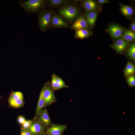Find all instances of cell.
Masks as SVG:
<instances>
[{
	"label": "cell",
	"mask_w": 135,
	"mask_h": 135,
	"mask_svg": "<svg viewBox=\"0 0 135 135\" xmlns=\"http://www.w3.org/2000/svg\"><path fill=\"white\" fill-rule=\"evenodd\" d=\"M19 5L28 14L39 12L45 10L47 5L44 0H28L18 1Z\"/></svg>",
	"instance_id": "1"
},
{
	"label": "cell",
	"mask_w": 135,
	"mask_h": 135,
	"mask_svg": "<svg viewBox=\"0 0 135 135\" xmlns=\"http://www.w3.org/2000/svg\"><path fill=\"white\" fill-rule=\"evenodd\" d=\"M60 14L67 20L72 22L79 16L80 10L79 8L74 4H66L59 10Z\"/></svg>",
	"instance_id": "2"
},
{
	"label": "cell",
	"mask_w": 135,
	"mask_h": 135,
	"mask_svg": "<svg viewBox=\"0 0 135 135\" xmlns=\"http://www.w3.org/2000/svg\"><path fill=\"white\" fill-rule=\"evenodd\" d=\"M54 11L44 10L38 13V20L40 29L42 32H46L50 27Z\"/></svg>",
	"instance_id": "3"
},
{
	"label": "cell",
	"mask_w": 135,
	"mask_h": 135,
	"mask_svg": "<svg viewBox=\"0 0 135 135\" xmlns=\"http://www.w3.org/2000/svg\"><path fill=\"white\" fill-rule=\"evenodd\" d=\"M41 90L44 101V106L50 105L56 102V99L50 82L46 83Z\"/></svg>",
	"instance_id": "4"
},
{
	"label": "cell",
	"mask_w": 135,
	"mask_h": 135,
	"mask_svg": "<svg viewBox=\"0 0 135 135\" xmlns=\"http://www.w3.org/2000/svg\"><path fill=\"white\" fill-rule=\"evenodd\" d=\"M129 42L122 38H119L114 42L110 46L118 53L122 54L126 50L129 46Z\"/></svg>",
	"instance_id": "5"
},
{
	"label": "cell",
	"mask_w": 135,
	"mask_h": 135,
	"mask_svg": "<svg viewBox=\"0 0 135 135\" xmlns=\"http://www.w3.org/2000/svg\"><path fill=\"white\" fill-rule=\"evenodd\" d=\"M54 28H64L68 26L67 22L59 15L53 13L50 27Z\"/></svg>",
	"instance_id": "6"
},
{
	"label": "cell",
	"mask_w": 135,
	"mask_h": 135,
	"mask_svg": "<svg viewBox=\"0 0 135 135\" xmlns=\"http://www.w3.org/2000/svg\"><path fill=\"white\" fill-rule=\"evenodd\" d=\"M106 31L112 38L115 39L120 38L124 31V29L119 25L114 24L109 26Z\"/></svg>",
	"instance_id": "7"
},
{
	"label": "cell",
	"mask_w": 135,
	"mask_h": 135,
	"mask_svg": "<svg viewBox=\"0 0 135 135\" xmlns=\"http://www.w3.org/2000/svg\"><path fill=\"white\" fill-rule=\"evenodd\" d=\"M50 84L54 90H57L63 88L68 87L62 78L54 74L52 76Z\"/></svg>",
	"instance_id": "8"
},
{
	"label": "cell",
	"mask_w": 135,
	"mask_h": 135,
	"mask_svg": "<svg viewBox=\"0 0 135 135\" xmlns=\"http://www.w3.org/2000/svg\"><path fill=\"white\" fill-rule=\"evenodd\" d=\"M89 25L86 18L84 16L78 17L72 25L71 28L75 30L82 29H88Z\"/></svg>",
	"instance_id": "9"
},
{
	"label": "cell",
	"mask_w": 135,
	"mask_h": 135,
	"mask_svg": "<svg viewBox=\"0 0 135 135\" xmlns=\"http://www.w3.org/2000/svg\"><path fill=\"white\" fill-rule=\"evenodd\" d=\"M66 128L64 125L53 124L47 129V132L49 135L61 134Z\"/></svg>",
	"instance_id": "10"
},
{
	"label": "cell",
	"mask_w": 135,
	"mask_h": 135,
	"mask_svg": "<svg viewBox=\"0 0 135 135\" xmlns=\"http://www.w3.org/2000/svg\"><path fill=\"white\" fill-rule=\"evenodd\" d=\"M82 4L86 12L96 11L97 8V3L94 0H84L82 2Z\"/></svg>",
	"instance_id": "11"
},
{
	"label": "cell",
	"mask_w": 135,
	"mask_h": 135,
	"mask_svg": "<svg viewBox=\"0 0 135 135\" xmlns=\"http://www.w3.org/2000/svg\"><path fill=\"white\" fill-rule=\"evenodd\" d=\"M39 117L40 123L46 126H48L51 124V120L47 110L44 109L42 110Z\"/></svg>",
	"instance_id": "12"
},
{
	"label": "cell",
	"mask_w": 135,
	"mask_h": 135,
	"mask_svg": "<svg viewBox=\"0 0 135 135\" xmlns=\"http://www.w3.org/2000/svg\"><path fill=\"white\" fill-rule=\"evenodd\" d=\"M98 13L96 11L86 12V18L89 26H92L94 25Z\"/></svg>",
	"instance_id": "13"
},
{
	"label": "cell",
	"mask_w": 135,
	"mask_h": 135,
	"mask_svg": "<svg viewBox=\"0 0 135 135\" xmlns=\"http://www.w3.org/2000/svg\"><path fill=\"white\" fill-rule=\"evenodd\" d=\"M75 30L74 36L77 38H85L88 37L92 34V32L88 29H82Z\"/></svg>",
	"instance_id": "14"
},
{
	"label": "cell",
	"mask_w": 135,
	"mask_h": 135,
	"mask_svg": "<svg viewBox=\"0 0 135 135\" xmlns=\"http://www.w3.org/2000/svg\"><path fill=\"white\" fill-rule=\"evenodd\" d=\"M135 72V64L128 61L123 71L124 76L127 78L130 76L134 75Z\"/></svg>",
	"instance_id": "15"
},
{
	"label": "cell",
	"mask_w": 135,
	"mask_h": 135,
	"mask_svg": "<svg viewBox=\"0 0 135 135\" xmlns=\"http://www.w3.org/2000/svg\"><path fill=\"white\" fill-rule=\"evenodd\" d=\"M44 128L40 122H36L32 124L30 127V132L34 134H37L42 132Z\"/></svg>",
	"instance_id": "16"
},
{
	"label": "cell",
	"mask_w": 135,
	"mask_h": 135,
	"mask_svg": "<svg viewBox=\"0 0 135 135\" xmlns=\"http://www.w3.org/2000/svg\"><path fill=\"white\" fill-rule=\"evenodd\" d=\"M126 56L131 60L134 62L135 60V44L132 43L128 46L126 52Z\"/></svg>",
	"instance_id": "17"
},
{
	"label": "cell",
	"mask_w": 135,
	"mask_h": 135,
	"mask_svg": "<svg viewBox=\"0 0 135 135\" xmlns=\"http://www.w3.org/2000/svg\"><path fill=\"white\" fill-rule=\"evenodd\" d=\"M120 5L121 12L123 15L126 16L130 17L133 14L134 11L131 7L120 3Z\"/></svg>",
	"instance_id": "18"
},
{
	"label": "cell",
	"mask_w": 135,
	"mask_h": 135,
	"mask_svg": "<svg viewBox=\"0 0 135 135\" xmlns=\"http://www.w3.org/2000/svg\"><path fill=\"white\" fill-rule=\"evenodd\" d=\"M69 0H46L47 5L50 7H58L66 4Z\"/></svg>",
	"instance_id": "19"
},
{
	"label": "cell",
	"mask_w": 135,
	"mask_h": 135,
	"mask_svg": "<svg viewBox=\"0 0 135 135\" xmlns=\"http://www.w3.org/2000/svg\"><path fill=\"white\" fill-rule=\"evenodd\" d=\"M122 37V38L128 42H133L135 40V34L131 30H127L124 31Z\"/></svg>",
	"instance_id": "20"
},
{
	"label": "cell",
	"mask_w": 135,
	"mask_h": 135,
	"mask_svg": "<svg viewBox=\"0 0 135 135\" xmlns=\"http://www.w3.org/2000/svg\"><path fill=\"white\" fill-rule=\"evenodd\" d=\"M45 106L44 100L41 90L40 92L36 110V114L40 115L42 111L43 108Z\"/></svg>",
	"instance_id": "21"
},
{
	"label": "cell",
	"mask_w": 135,
	"mask_h": 135,
	"mask_svg": "<svg viewBox=\"0 0 135 135\" xmlns=\"http://www.w3.org/2000/svg\"><path fill=\"white\" fill-rule=\"evenodd\" d=\"M8 102L11 106L16 108L20 107L24 104L23 99L9 98Z\"/></svg>",
	"instance_id": "22"
},
{
	"label": "cell",
	"mask_w": 135,
	"mask_h": 135,
	"mask_svg": "<svg viewBox=\"0 0 135 135\" xmlns=\"http://www.w3.org/2000/svg\"><path fill=\"white\" fill-rule=\"evenodd\" d=\"M126 81L128 85L130 87L135 86V76L132 75L126 78Z\"/></svg>",
	"instance_id": "23"
},
{
	"label": "cell",
	"mask_w": 135,
	"mask_h": 135,
	"mask_svg": "<svg viewBox=\"0 0 135 135\" xmlns=\"http://www.w3.org/2000/svg\"><path fill=\"white\" fill-rule=\"evenodd\" d=\"M9 98L14 99H23V96L22 93L19 92H15L12 93Z\"/></svg>",
	"instance_id": "24"
},
{
	"label": "cell",
	"mask_w": 135,
	"mask_h": 135,
	"mask_svg": "<svg viewBox=\"0 0 135 135\" xmlns=\"http://www.w3.org/2000/svg\"><path fill=\"white\" fill-rule=\"evenodd\" d=\"M32 122L31 120H26L24 123L22 124L23 128H27L30 127L32 124Z\"/></svg>",
	"instance_id": "25"
},
{
	"label": "cell",
	"mask_w": 135,
	"mask_h": 135,
	"mask_svg": "<svg viewBox=\"0 0 135 135\" xmlns=\"http://www.w3.org/2000/svg\"><path fill=\"white\" fill-rule=\"evenodd\" d=\"M18 122L20 124H22L26 121L24 118L21 116H19L18 118Z\"/></svg>",
	"instance_id": "26"
},
{
	"label": "cell",
	"mask_w": 135,
	"mask_h": 135,
	"mask_svg": "<svg viewBox=\"0 0 135 135\" xmlns=\"http://www.w3.org/2000/svg\"><path fill=\"white\" fill-rule=\"evenodd\" d=\"M130 28L131 29V30L132 31L135 32V23L134 22L131 24L130 26Z\"/></svg>",
	"instance_id": "27"
},
{
	"label": "cell",
	"mask_w": 135,
	"mask_h": 135,
	"mask_svg": "<svg viewBox=\"0 0 135 135\" xmlns=\"http://www.w3.org/2000/svg\"><path fill=\"white\" fill-rule=\"evenodd\" d=\"M97 2L100 4L108 3V0H98Z\"/></svg>",
	"instance_id": "28"
},
{
	"label": "cell",
	"mask_w": 135,
	"mask_h": 135,
	"mask_svg": "<svg viewBox=\"0 0 135 135\" xmlns=\"http://www.w3.org/2000/svg\"><path fill=\"white\" fill-rule=\"evenodd\" d=\"M20 135H31L30 132L27 131H24L21 132Z\"/></svg>",
	"instance_id": "29"
},
{
	"label": "cell",
	"mask_w": 135,
	"mask_h": 135,
	"mask_svg": "<svg viewBox=\"0 0 135 135\" xmlns=\"http://www.w3.org/2000/svg\"><path fill=\"white\" fill-rule=\"evenodd\" d=\"M53 135H61V134H54Z\"/></svg>",
	"instance_id": "30"
},
{
	"label": "cell",
	"mask_w": 135,
	"mask_h": 135,
	"mask_svg": "<svg viewBox=\"0 0 135 135\" xmlns=\"http://www.w3.org/2000/svg\"></svg>",
	"instance_id": "31"
}]
</instances>
